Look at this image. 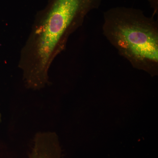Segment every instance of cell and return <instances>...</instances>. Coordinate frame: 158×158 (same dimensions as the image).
I'll list each match as a JSON object with an SVG mask.
<instances>
[{"mask_svg":"<svg viewBox=\"0 0 158 158\" xmlns=\"http://www.w3.org/2000/svg\"><path fill=\"white\" fill-rule=\"evenodd\" d=\"M1 113H0V122H1Z\"/></svg>","mask_w":158,"mask_h":158,"instance_id":"5b68a950","label":"cell"},{"mask_svg":"<svg viewBox=\"0 0 158 158\" xmlns=\"http://www.w3.org/2000/svg\"><path fill=\"white\" fill-rule=\"evenodd\" d=\"M29 158H62L59 137L54 132H38Z\"/></svg>","mask_w":158,"mask_h":158,"instance_id":"3957f363","label":"cell"},{"mask_svg":"<svg viewBox=\"0 0 158 158\" xmlns=\"http://www.w3.org/2000/svg\"><path fill=\"white\" fill-rule=\"evenodd\" d=\"M102 0H52L37 16L21 51L19 68L26 88L39 90L50 84L48 72L65 49L69 38Z\"/></svg>","mask_w":158,"mask_h":158,"instance_id":"6da1fadb","label":"cell"},{"mask_svg":"<svg viewBox=\"0 0 158 158\" xmlns=\"http://www.w3.org/2000/svg\"><path fill=\"white\" fill-rule=\"evenodd\" d=\"M151 7L153 10V15L158 14V0H148Z\"/></svg>","mask_w":158,"mask_h":158,"instance_id":"277c9868","label":"cell"},{"mask_svg":"<svg viewBox=\"0 0 158 158\" xmlns=\"http://www.w3.org/2000/svg\"><path fill=\"white\" fill-rule=\"evenodd\" d=\"M104 35L133 67L158 74V24L140 9L111 8L104 13Z\"/></svg>","mask_w":158,"mask_h":158,"instance_id":"7a4b0ae2","label":"cell"}]
</instances>
